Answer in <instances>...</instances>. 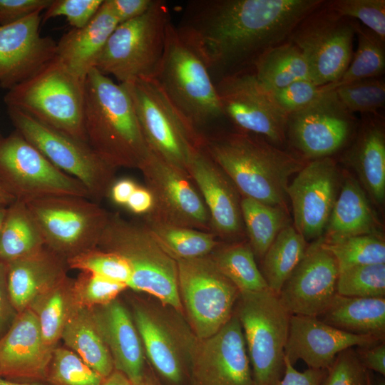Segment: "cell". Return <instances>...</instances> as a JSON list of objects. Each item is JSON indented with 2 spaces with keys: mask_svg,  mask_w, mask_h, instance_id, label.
Masks as SVG:
<instances>
[{
  "mask_svg": "<svg viewBox=\"0 0 385 385\" xmlns=\"http://www.w3.org/2000/svg\"><path fill=\"white\" fill-rule=\"evenodd\" d=\"M252 63L256 78L270 91L282 88L296 81H310L303 55L289 40L264 51Z\"/></svg>",
  "mask_w": 385,
  "mask_h": 385,
  "instance_id": "cell-34",
  "label": "cell"
},
{
  "mask_svg": "<svg viewBox=\"0 0 385 385\" xmlns=\"http://www.w3.org/2000/svg\"><path fill=\"white\" fill-rule=\"evenodd\" d=\"M6 284L12 306L19 314L65 277L66 261L44 247L29 256L6 265Z\"/></svg>",
  "mask_w": 385,
  "mask_h": 385,
  "instance_id": "cell-27",
  "label": "cell"
},
{
  "mask_svg": "<svg viewBox=\"0 0 385 385\" xmlns=\"http://www.w3.org/2000/svg\"><path fill=\"white\" fill-rule=\"evenodd\" d=\"M373 385H385V380L384 379V376L382 378L381 376V377H379L375 381H373Z\"/></svg>",
  "mask_w": 385,
  "mask_h": 385,
  "instance_id": "cell-63",
  "label": "cell"
},
{
  "mask_svg": "<svg viewBox=\"0 0 385 385\" xmlns=\"http://www.w3.org/2000/svg\"><path fill=\"white\" fill-rule=\"evenodd\" d=\"M120 84L131 99L148 148L188 175L190 155L204 145V135L174 106L154 77Z\"/></svg>",
  "mask_w": 385,
  "mask_h": 385,
  "instance_id": "cell-8",
  "label": "cell"
},
{
  "mask_svg": "<svg viewBox=\"0 0 385 385\" xmlns=\"http://www.w3.org/2000/svg\"><path fill=\"white\" fill-rule=\"evenodd\" d=\"M317 317L349 334L384 339L385 297H351L336 294Z\"/></svg>",
  "mask_w": 385,
  "mask_h": 385,
  "instance_id": "cell-30",
  "label": "cell"
},
{
  "mask_svg": "<svg viewBox=\"0 0 385 385\" xmlns=\"http://www.w3.org/2000/svg\"><path fill=\"white\" fill-rule=\"evenodd\" d=\"M240 209L255 257L262 259L279 232L287 225L284 209L243 197Z\"/></svg>",
  "mask_w": 385,
  "mask_h": 385,
  "instance_id": "cell-39",
  "label": "cell"
},
{
  "mask_svg": "<svg viewBox=\"0 0 385 385\" xmlns=\"http://www.w3.org/2000/svg\"><path fill=\"white\" fill-rule=\"evenodd\" d=\"M104 379L66 346L54 348L45 379L51 385H101Z\"/></svg>",
  "mask_w": 385,
  "mask_h": 385,
  "instance_id": "cell-42",
  "label": "cell"
},
{
  "mask_svg": "<svg viewBox=\"0 0 385 385\" xmlns=\"http://www.w3.org/2000/svg\"><path fill=\"white\" fill-rule=\"evenodd\" d=\"M7 112L15 130L54 166L82 183L91 200L99 203L109 195L116 169L101 159L88 143L14 108L7 107Z\"/></svg>",
  "mask_w": 385,
  "mask_h": 385,
  "instance_id": "cell-10",
  "label": "cell"
},
{
  "mask_svg": "<svg viewBox=\"0 0 385 385\" xmlns=\"http://www.w3.org/2000/svg\"><path fill=\"white\" fill-rule=\"evenodd\" d=\"M61 339L66 348L103 378L113 371L112 357L90 309L76 307L63 329Z\"/></svg>",
  "mask_w": 385,
  "mask_h": 385,
  "instance_id": "cell-32",
  "label": "cell"
},
{
  "mask_svg": "<svg viewBox=\"0 0 385 385\" xmlns=\"http://www.w3.org/2000/svg\"><path fill=\"white\" fill-rule=\"evenodd\" d=\"M176 262L185 319L198 339L207 338L230 319L240 291L218 270L210 255Z\"/></svg>",
  "mask_w": 385,
  "mask_h": 385,
  "instance_id": "cell-12",
  "label": "cell"
},
{
  "mask_svg": "<svg viewBox=\"0 0 385 385\" xmlns=\"http://www.w3.org/2000/svg\"><path fill=\"white\" fill-rule=\"evenodd\" d=\"M153 200L150 192L147 188L137 186L131 194L125 206L136 215H145L152 209Z\"/></svg>",
  "mask_w": 385,
  "mask_h": 385,
  "instance_id": "cell-56",
  "label": "cell"
},
{
  "mask_svg": "<svg viewBox=\"0 0 385 385\" xmlns=\"http://www.w3.org/2000/svg\"><path fill=\"white\" fill-rule=\"evenodd\" d=\"M210 71L205 56L189 31L169 21L164 51L153 77L197 130L224 115Z\"/></svg>",
  "mask_w": 385,
  "mask_h": 385,
  "instance_id": "cell-4",
  "label": "cell"
},
{
  "mask_svg": "<svg viewBox=\"0 0 385 385\" xmlns=\"http://www.w3.org/2000/svg\"><path fill=\"white\" fill-rule=\"evenodd\" d=\"M369 370L354 347L340 352L326 369L322 385H366Z\"/></svg>",
  "mask_w": 385,
  "mask_h": 385,
  "instance_id": "cell-48",
  "label": "cell"
},
{
  "mask_svg": "<svg viewBox=\"0 0 385 385\" xmlns=\"http://www.w3.org/2000/svg\"><path fill=\"white\" fill-rule=\"evenodd\" d=\"M85 79L56 57L37 73L8 91L14 108L76 140L87 143L84 128Z\"/></svg>",
  "mask_w": 385,
  "mask_h": 385,
  "instance_id": "cell-6",
  "label": "cell"
},
{
  "mask_svg": "<svg viewBox=\"0 0 385 385\" xmlns=\"http://www.w3.org/2000/svg\"><path fill=\"white\" fill-rule=\"evenodd\" d=\"M52 0H0V25L14 23L36 11H44Z\"/></svg>",
  "mask_w": 385,
  "mask_h": 385,
  "instance_id": "cell-51",
  "label": "cell"
},
{
  "mask_svg": "<svg viewBox=\"0 0 385 385\" xmlns=\"http://www.w3.org/2000/svg\"><path fill=\"white\" fill-rule=\"evenodd\" d=\"M343 106L352 113L376 115L385 104V83L381 78L358 81L334 90Z\"/></svg>",
  "mask_w": 385,
  "mask_h": 385,
  "instance_id": "cell-45",
  "label": "cell"
},
{
  "mask_svg": "<svg viewBox=\"0 0 385 385\" xmlns=\"http://www.w3.org/2000/svg\"><path fill=\"white\" fill-rule=\"evenodd\" d=\"M118 25L117 19L103 0L87 25L72 29L63 35L57 42L56 57L71 72L86 79Z\"/></svg>",
  "mask_w": 385,
  "mask_h": 385,
  "instance_id": "cell-28",
  "label": "cell"
},
{
  "mask_svg": "<svg viewBox=\"0 0 385 385\" xmlns=\"http://www.w3.org/2000/svg\"><path fill=\"white\" fill-rule=\"evenodd\" d=\"M127 288L123 283L81 272L76 279L73 280L72 293L76 307L91 309L113 301Z\"/></svg>",
  "mask_w": 385,
  "mask_h": 385,
  "instance_id": "cell-46",
  "label": "cell"
},
{
  "mask_svg": "<svg viewBox=\"0 0 385 385\" xmlns=\"http://www.w3.org/2000/svg\"><path fill=\"white\" fill-rule=\"evenodd\" d=\"M347 157L373 200L382 204L385 197V135L378 117L364 120Z\"/></svg>",
  "mask_w": 385,
  "mask_h": 385,
  "instance_id": "cell-29",
  "label": "cell"
},
{
  "mask_svg": "<svg viewBox=\"0 0 385 385\" xmlns=\"http://www.w3.org/2000/svg\"><path fill=\"white\" fill-rule=\"evenodd\" d=\"M0 385H44V384H36V383H19V382L11 381L7 379H4L0 377Z\"/></svg>",
  "mask_w": 385,
  "mask_h": 385,
  "instance_id": "cell-61",
  "label": "cell"
},
{
  "mask_svg": "<svg viewBox=\"0 0 385 385\" xmlns=\"http://www.w3.org/2000/svg\"><path fill=\"white\" fill-rule=\"evenodd\" d=\"M215 85L223 115L239 128L272 145L284 142L288 114L253 72L227 74Z\"/></svg>",
  "mask_w": 385,
  "mask_h": 385,
  "instance_id": "cell-17",
  "label": "cell"
},
{
  "mask_svg": "<svg viewBox=\"0 0 385 385\" xmlns=\"http://www.w3.org/2000/svg\"><path fill=\"white\" fill-rule=\"evenodd\" d=\"M307 248V240L294 227L287 225L279 232L262 257L261 272L272 292L279 294Z\"/></svg>",
  "mask_w": 385,
  "mask_h": 385,
  "instance_id": "cell-36",
  "label": "cell"
},
{
  "mask_svg": "<svg viewBox=\"0 0 385 385\" xmlns=\"http://www.w3.org/2000/svg\"><path fill=\"white\" fill-rule=\"evenodd\" d=\"M203 145L194 148L190 155L188 176L197 185L207 209L210 229L222 237L237 235L243 226L240 193Z\"/></svg>",
  "mask_w": 385,
  "mask_h": 385,
  "instance_id": "cell-24",
  "label": "cell"
},
{
  "mask_svg": "<svg viewBox=\"0 0 385 385\" xmlns=\"http://www.w3.org/2000/svg\"><path fill=\"white\" fill-rule=\"evenodd\" d=\"M118 24L144 14L155 0H106Z\"/></svg>",
  "mask_w": 385,
  "mask_h": 385,
  "instance_id": "cell-53",
  "label": "cell"
},
{
  "mask_svg": "<svg viewBox=\"0 0 385 385\" xmlns=\"http://www.w3.org/2000/svg\"><path fill=\"white\" fill-rule=\"evenodd\" d=\"M138 170L153 204L143 217L174 226L210 231V216L190 177L149 148Z\"/></svg>",
  "mask_w": 385,
  "mask_h": 385,
  "instance_id": "cell-16",
  "label": "cell"
},
{
  "mask_svg": "<svg viewBox=\"0 0 385 385\" xmlns=\"http://www.w3.org/2000/svg\"><path fill=\"white\" fill-rule=\"evenodd\" d=\"M375 219L369 200L357 181L348 178L333 206L324 242H330L346 237L372 234Z\"/></svg>",
  "mask_w": 385,
  "mask_h": 385,
  "instance_id": "cell-31",
  "label": "cell"
},
{
  "mask_svg": "<svg viewBox=\"0 0 385 385\" xmlns=\"http://www.w3.org/2000/svg\"><path fill=\"white\" fill-rule=\"evenodd\" d=\"M103 0H52L42 14V23L64 16L73 29H81L96 15Z\"/></svg>",
  "mask_w": 385,
  "mask_h": 385,
  "instance_id": "cell-49",
  "label": "cell"
},
{
  "mask_svg": "<svg viewBox=\"0 0 385 385\" xmlns=\"http://www.w3.org/2000/svg\"><path fill=\"white\" fill-rule=\"evenodd\" d=\"M153 237L174 260H188L211 254L218 245L215 234L194 228L160 223L143 217Z\"/></svg>",
  "mask_w": 385,
  "mask_h": 385,
  "instance_id": "cell-37",
  "label": "cell"
},
{
  "mask_svg": "<svg viewBox=\"0 0 385 385\" xmlns=\"http://www.w3.org/2000/svg\"><path fill=\"white\" fill-rule=\"evenodd\" d=\"M354 20L332 10L324 1L294 29L289 41L301 51L310 81L318 86L338 81L353 56Z\"/></svg>",
  "mask_w": 385,
  "mask_h": 385,
  "instance_id": "cell-14",
  "label": "cell"
},
{
  "mask_svg": "<svg viewBox=\"0 0 385 385\" xmlns=\"http://www.w3.org/2000/svg\"><path fill=\"white\" fill-rule=\"evenodd\" d=\"M203 147L243 197L284 209L289 179L306 164L301 158L245 133L205 137Z\"/></svg>",
  "mask_w": 385,
  "mask_h": 385,
  "instance_id": "cell-2",
  "label": "cell"
},
{
  "mask_svg": "<svg viewBox=\"0 0 385 385\" xmlns=\"http://www.w3.org/2000/svg\"><path fill=\"white\" fill-rule=\"evenodd\" d=\"M366 385H373V378L371 376V371H369Z\"/></svg>",
  "mask_w": 385,
  "mask_h": 385,
  "instance_id": "cell-64",
  "label": "cell"
},
{
  "mask_svg": "<svg viewBox=\"0 0 385 385\" xmlns=\"http://www.w3.org/2000/svg\"><path fill=\"white\" fill-rule=\"evenodd\" d=\"M328 6L338 14L361 21V24L385 41L384 0H332Z\"/></svg>",
  "mask_w": 385,
  "mask_h": 385,
  "instance_id": "cell-47",
  "label": "cell"
},
{
  "mask_svg": "<svg viewBox=\"0 0 385 385\" xmlns=\"http://www.w3.org/2000/svg\"><path fill=\"white\" fill-rule=\"evenodd\" d=\"M322 243L336 259L339 272L358 265L385 263V243L373 234L330 242L322 240Z\"/></svg>",
  "mask_w": 385,
  "mask_h": 385,
  "instance_id": "cell-41",
  "label": "cell"
},
{
  "mask_svg": "<svg viewBox=\"0 0 385 385\" xmlns=\"http://www.w3.org/2000/svg\"><path fill=\"white\" fill-rule=\"evenodd\" d=\"M381 340L384 339L343 332L317 317L291 315L284 356L293 365L302 360L309 368L327 369L342 351Z\"/></svg>",
  "mask_w": 385,
  "mask_h": 385,
  "instance_id": "cell-23",
  "label": "cell"
},
{
  "mask_svg": "<svg viewBox=\"0 0 385 385\" xmlns=\"http://www.w3.org/2000/svg\"><path fill=\"white\" fill-rule=\"evenodd\" d=\"M338 188L339 172L331 157L306 163L288 185L294 228L307 241L320 237L325 231Z\"/></svg>",
  "mask_w": 385,
  "mask_h": 385,
  "instance_id": "cell-20",
  "label": "cell"
},
{
  "mask_svg": "<svg viewBox=\"0 0 385 385\" xmlns=\"http://www.w3.org/2000/svg\"><path fill=\"white\" fill-rule=\"evenodd\" d=\"M355 125L354 113L339 100L334 91L322 93L305 108L290 113L287 135L306 158L330 157L349 139Z\"/></svg>",
  "mask_w": 385,
  "mask_h": 385,
  "instance_id": "cell-18",
  "label": "cell"
},
{
  "mask_svg": "<svg viewBox=\"0 0 385 385\" xmlns=\"http://www.w3.org/2000/svg\"><path fill=\"white\" fill-rule=\"evenodd\" d=\"M97 247L118 255L128 263L132 276L128 288L149 294L183 314L177 262L162 249L143 222L110 213Z\"/></svg>",
  "mask_w": 385,
  "mask_h": 385,
  "instance_id": "cell-5",
  "label": "cell"
},
{
  "mask_svg": "<svg viewBox=\"0 0 385 385\" xmlns=\"http://www.w3.org/2000/svg\"><path fill=\"white\" fill-rule=\"evenodd\" d=\"M190 371L194 385H254L242 327L235 313L216 333L198 339Z\"/></svg>",
  "mask_w": 385,
  "mask_h": 385,
  "instance_id": "cell-19",
  "label": "cell"
},
{
  "mask_svg": "<svg viewBox=\"0 0 385 385\" xmlns=\"http://www.w3.org/2000/svg\"><path fill=\"white\" fill-rule=\"evenodd\" d=\"M357 48L351 61L338 81L320 86L323 93L367 78H379L385 68V41L354 20Z\"/></svg>",
  "mask_w": 385,
  "mask_h": 385,
  "instance_id": "cell-38",
  "label": "cell"
},
{
  "mask_svg": "<svg viewBox=\"0 0 385 385\" xmlns=\"http://www.w3.org/2000/svg\"><path fill=\"white\" fill-rule=\"evenodd\" d=\"M210 256L218 270L237 287L240 292L269 289L257 266L250 245L237 244L215 249Z\"/></svg>",
  "mask_w": 385,
  "mask_h": 385,
  "instance_id": "cell-40",
  "label": "cell"
},
{
  "mask_svg": "<svg viewBox=\"0 0 385 385\" xmlns=\"http://www.w3.org/2000/svg\"><path fill=\"white\" fill-rule=\"evenodd\" d=\"M234 313L242 327L254 385H274L284 371L291 314L269 289L240 292Z\"/></svg>",
  "mask_w": 385,
  "mask_h": 385,
  "instance_id": "cell-7",
  "label": "cell"
},
{
  "mask_svg": "<svg viewBox=\"0 0 385 385\" xmlns=\"http://www.w3.org/2000/svg\"><path fill=\"white\" fill-rule=\"evenodd\" d=\"M137 186L138 185L130 179H121L113 183L109 195L115 203L125 205Z\"/></svg>",
  "mask_w": 385,
  "mask_h": 385,
  "instance_id": "cell-57",
  "label": "cell"
},
{
  "mask_svg": "<svg viewBox=\"0 0 385 385\" xmlns=\"http://www.w3.org/2000/svg\"><path fill=\"white\" fill-rule=\"evenodd\" d=\"M132 317L145 355L165 380L180 383L198 340L184 314L160 302H137Z\"/></svg>",
  "mask_w": 385,
  "mask_h": 385,
  "instance_id": "cell-15",
  "label": "cell"
},
{
  "mask_svg": "<svg viewBox=\"0 0 385 385\" xmlns=\"http://www.w3.org/2000/svg\"><path fill=\"white\" fill-rule=\"evenodd\" d=\"M53 349L45 344L35 313L24 309L0 339V377L45 380Z\"/></svg>",
  "mask_w": 385,
  "mask_h": 385,
  "instance_id": "cell-25",
  "label": "cell"
},
{
  "mask_svg": "<svg viewBox=\"0 0 385 385\" xmlns=\"http://www.w3.org/2000/svg\"><path fill=\"white\" fill-rule=\"evenodd\" d=\"M7 206L8 205H0V232L6 215Z\"/></svg>",
  "mask_w": 385,
  "mask_h": 385,
  "instance_id": "cell-62",
  "label": "cell"
},
{
  "mask_svg": "<svg viewBox=\"0 0 385 385\" xmlns=\"http://www.w3.org/2000/svg\"><path fill=\"white\" fill-rule=\"evenodd\" d=\"M326 369L308 368L299 371L284 356V371L274 385H322Z\"/></svg>",
  "mask_w": 385,
  "mask_h": 385,
  "instance_id": "cell-52",
  "label": "cell"
},
{
  "mask_svg": "<svg viewBox=\"0 0 385 385\" xmlns=\"http://www.w3.org/2000/svg\"><path fill=\"white\" fill-rule=\"evenodd\" d=\"M73 280L68 277L38 295L30 308L36 315L43 339L54 349L63 329L76 309L72 293Z\"/></svg>",
  "mask_w": 385,
  "mask_h": 385,
  "instance_id": "cell-35",
  "label": "cell"
},
{
  "mask_svg": "<svg viewBox=\"0 0 385 385\" xmlns=\"http://www.w3.org/2000/svg\"><path fill=\"white\" fill-rule=\"evenodd\" d=\"M356 352L362 364L367 370L376 371L382 376H385L384 340L359 347Z\"/></svg>",
  "mask_w": 385,
  "mask_h": 385,
  "instance_id": "cell-55",
  "label": "cell"
},
{
  "mask_svg": "<svg viewBox=\"0 0 385 385\" xmlns=\"http://www.w3.org/2000/svg\"><path fill=\"white\" fill-rule=\"evenodd\" d=\"M68 268L88 272L127 285L132 272L120 255L98 247L86 250L66 260Z\"/></svg>",
  "mask_w": 385,
  "mask_h": 385,
  "instance_id": "cell-44",
  "label": "cell"
},
{
  "mask_svg": "<svg viewBox=\"0 0 385 385\" xmlns=\"http://www.w3.org/2000/svg\"><path fill=\"white\" fill-rule=\"evenodd\" d=\"M44 247L40 229L26 204L15 200L8 205L0 232V262L6 265Z\"/></svg>",
  "mask_w": 385,
  "mask_h": 385,
  "instance_id": "cell-33",
  "label": "cell"
},
{
  "mask_svg": "<svg viewBox=\"0 0 385 385\" xmlns=\"http://www.w3.org/2000/svg\"><path fill=\"white\" fill-rule=\"evenodd\" d=\"M112 357L114 369L132 381L144 372L145 353L131 313L118 299L90 309Z\"/></svg>",
  "mask_w": 385,
  "mask_h": 385,
  "instance_id": "cell-26",
  "label": "cell"
},
{
  "mask_svg": "<svg viewBox=\"0 0 385 385\" xmlns=\"http://www.w3.org/2000/svg\"><path fill=\"white\" fill-rule=\"evenodd\" d=\"M84 128L89 146L115 169H138L148 152L128 92L95 68L85 79Z\"/></svg>",
  "mask_w": 385,
  "mask_h": 385,
  "instance_id": "cell-3",
  "label": "cell"
},
{
  "mask_svg": "<svg viewBox=\"0 0 385 385\" xmlns=\"http://www.w3.org/2000/svg\"><path fill=\"white\" fill-rule=\"evenodd\" d=\"M169 21L165 3L155 0L144 14L116 26L94 68L113 76L119 83L153 77L164 51Z\"/></svg>",
  "mask_w": 385,
  "mask_h": 385,
  "instance_id": "cell-9",
  "label": "cell"
},
{
  "mask_svg": "<svg viewBox=\"0 0 385 385\" xmlns=\"http://www.w3.org/2000/svg\"><path fill=\"white\" fill-rule=\"evenodd\" d=\"M324 0H207L192 2L185 27L212 67L254 60L284 43Z\"/></svg>",
  "mask_w": 385,
  "mask_h": 385,
  "instance_id": "cell-1",
  "label": "cell"
},
{
  "mask_svg": "<svg viewBox=\"0 0 385 385\" xmlns=\"http://www.w3.org/2000/svg\"><path fill=\"white\" fill-rule=\"evenodd\" d=\"M0 186L24 202L52 196L90 199L82 183L54 166L16 130L0 134Z\"/></svg>",
  "mask_w": 385,
  "mask_h": 385,
  "instance_id": "cell-13",
  "label": "cell"
},
{
  "mask_svg": "<svg viewBox=\"0 0 385 385\" xmlns=\"http://www.w3.org/2000/svg\"><path fill=\"white\" fill-rule=\"evenodd\" d=\"M45 246L66 261L97 247L110 213L99 203L76 196H52L25 202Z\"/></svg>",
  "mask_w": 385,
  "mask_h": 385,
  "instance_id": "cell-11",
  "label": "cell"
},
{
  "mask_svg": "<svg viewBox=\"0 0 385 385\" xmlns=\"http://www.w3.org/2000/svg\"><path fill=\"white\" fill-rule=\"evenodd\" d=\"M131 382L132 385H156L152 379L145 373L141 377Z\"/></svg>",
  "mask_w": 385,
  "mask_h": 385,
  "instance_id": "cell-60",
  "label": "cell"
},
{
  "mask_svg": "<svg viewBox=\"0 0 385 385\" xmlns=\"http://www.w3.org/2000/svg\"><path fill=\"white\" fill-rule=\"evenodd\" d=\"M15 200L0 186V205H9Z\"/></svg>",
  "mask_w": 385,
  "mask_h": 385,
  "instance_id": "cell-59",
  "label": "cell"
},
{
  "mask_svg": "<svg viewBox=\"0 0 385 385\" xmlns=\"http://www.w3.org/2000/svg\"><path fill=\"white\" fill-rule=\"evenodd\" d=\"M323 92L321 87L309 80H299L272 91L279 106L288 115L314 101Z\"/></svg>",
  "mask_w": 385,
  "mask_h": 385,
  "instance_id": "cell-50",
  "label": "cell"
},
{
  "mask_svg": "<svg viewBox=\"0 0 385 385\" xmlns=\"http://www.w3.org/2000/svg\"><path fill=\"white\" fill-rule=\"evenodd\" d=\"M337 294L351 297H385V263L358 265L339 271Z\"/></svg>",
  "mask_w": 385,
  "mask_h": 385,
  "instance_id": "cell-43",
  "label": "cell"
},
{
  "mask_svg": "<svg viewBox=\"0 0 385 385\" xmlns=\"http://www.w3.org/2000/svg\"><path fill=\"white\" fill-rule=\"evenodd\" d=\"M339 267L319 240L307 250L277 297L291 315L319 316L337 294Z\"/></svg>",
  "mask_w": 385,
  "mask_h": 385,
  "instance_id": "cell-21",
  "label": "cell"
},
{
  "mask_svg": "<svg viewBox=\"0 0 385 385\" xmlns=\"http://www.w3.org/2000/svg\"><path fill=\"white\" fill-rule=\"evenodd\" d=\"M17 314L8 293L6 265L0 262V339L9 329Z\"/></svg>",
  "mask_w": 385,
  "mask_h": 385,
  "instance_id": "cell-54",
  "label": "cell"
},
{
  "mask_svg": "<svg viewBox=\"0 0 385 385\" xmlns=\"http://www.w3.org/2000/svg\"><path fill=\"white\" fill-rule=\"evenodd\" d=\"M43 11L0 25V86L8 91L56 57L57 42L40 34Z\"/></svg>",
  "mask_w": 385,
  "mask_h": 385,
  "instance_id": "cell-22",
  "label": "cell"
},
{
  "mask_svg": "<svg viewBox=\"0 0 385 385\" xmlns=\"http://www.w3.org/2000/svg\"><path fill=\"white\" fill-rule=\"evenodd\" d=\"M101 385H132V382L123 373L114 369Z\"/></svg>",
  "mask_w": 385,
  "mask_h": 385,
  "instance_id": "cell-58",
  "label": "cell"
}]
</instances>
